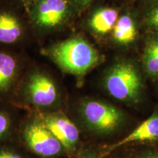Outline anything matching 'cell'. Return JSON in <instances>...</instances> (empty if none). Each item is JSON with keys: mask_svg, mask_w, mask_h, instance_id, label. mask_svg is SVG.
<instances>
[{"mask_svg": "<svg viewBox=\"0 0 158 158\" xmlns=\"http://www.w3.org/2000/svg\"><path fill=\"white\" fill-rule=\"evenodd\" d=\"M103 84L110 96L126 102L137 101L143 88L139 70L129 61H121L112 65L105 75Z\"/></svg>", "mask_w": 158, "mask_h": 158, "instance_id": "cell-2", "label": "cell"}, {"mask_svg": "<svg viewBox=\"0 0 158 158\" xmlns=\"http://www.w3.org/2000/svg\"><path fill=\"white\" fill-rule=\"evenodd\" d=\"M145 72L152 78H158V35L147 42L143 54Z\"/></svg>", "mask_w": 158, "mask_h": 158, "instance_id": "cell-12", "label": "cell"}, {"mask_svg": "<svg viewBox=\"0 0 158 158\" xmlns=\"http://www.w3.org/2000/svg\"><path fill=\"white\" fill-rule=\"evenodd\" d=\"M48 54L58 66L68 73L81 76L101 60L95 48L81 37H73L56 43Z\"/></svg>", "mask_w": 158, "mask_h": 158, "instance_id": "cell-1", "label": "cell"}, {"mask_svg": "<svg viewBox=\"0 0 158 158\" xmlns=\"http://www.w3.org/2000/svg\"><path fill=\"white\" fill-rule=\"evenodd\" d=\"M29 98L39 106H49L56 100L58 92L54 81L46 75L36 73L29 78L27 84Z\"/></svg>", "mask_w": 158, "mask_h": 158, "instance_id": "cell-6", "label": "cell"}, {"mask_svg": "<svg viewBox=\"0 0 158 158\" xmlns=\"http://www.w3.org/2000/svg\"><path fill=\"white\" fill-rule=\"evenodd\" d=\"M10 126L9 118L5 114L0 113V137L7 133Z\"/></svg>", "mask_w": 158, "mask_h": 158, "instance_id": "cell-15", "label": "cell"}, {"mask_svg": "<svg viewBox=\"0 0 158 158\" xmlns=\"http://www.w3.org/2000/svg\"><path fill=\"white\" fill-rule=\"evenodd\" d=\"M152 1H155V2H158V0H152Z\"/></svg>", "mask_w": 158, "mask_h": 158, "instance_id": "cell-21", "label": "cell"}, {"mask_svg": "<svg viewBox=\"0 0 158 158\" xmlns=\"http://www.w3.org/2000/svg\"><path fill=\"white\" fill-rule=\"evenodd\" d=\"M24 138L29 147L37 155L52 157L60 152L63 146L43 122H33L24 131Z\"/></svg>", "mask_w": 158, "mask_h": 158, "instance_id": "cell-5", "label": "cell"}, {"mask_svg": "<svg viewBox=\"0 0 158 158\" xmlns=\"http://www.w3.org/2000/svg\"><path fill=\"white\" fill-rule=\"evenodd\" d=\"M84 119L88 126L100 133H111L123 123L124 114L113 105L100 100H88L81 107Z\"/></svg>", "mask_w": 158, "mask_h": 158, "instance_id": "cell-4", "label": "cell"}, {"mask_svg": "<svg viewBox=\"0 0 158 158\" xmlns=\"http://www.w3.org/2000/svg\"><path fill=\"white\" fill-rule=\"evenodd\" d=\"M74 8L70 0H35L30 5V19L36 28L53 30L68 22Z\"/></svg>", "mask_w": 158, "mask_h": 158, "instance_id": "cell-3", "label": "cell"}, {"mask_svg": "<svg viewBox=\"0 0 158 158\" xmlns=\"http://www.w3.org/2000/svg\"><path fill=\"white\" fill-rule=\"evenodd\" d=\"M17 1L20 2L24 4V5H31L35 1V0H17Z\"/></svg>", "mask_w": 158, "mask_h": 158, "instance_id": "cell-19", "label": "cell"}, {"mask_svg": "<svg viewBox=\"0 0 158 158\" xmlns=\"http://www.w3.org/2000/svg\"><path fill=\"white\" fill-rule=\"evenodd\" d=\"M137 27L135 20L130 14H124L118 17L112 30L114 41L120 45L132 43L137 37Z\"/></svg>", "mask_w": 158, "mask_h": 158, "instance_id": "cell-11", "label": "cell"}, {"mask_svg": "<svg viewBox=\"0 0 158 158\" xmlns=\"http://www.w3.org/2000/svg\"><path fill=\"white\" fill-rule=\"evenodd\" d=\"M158 140V113L155 112L147 120L136 127L132 133L112 144L108 147L107 153H111L114 150L124 147L128 143Z\"/></svg>", "mask_w": 158, "mask_h": 158, "instance_id": "cell-8", "label": "cell"}, {"mask_svg": "<svg viewBox=\"0 0 158 158\" xmlns=\"http://www.w3.org/2000/svg\"><path fill=\"white\" fill-rule=\"evenodd\" d=\"M119 17L118 11L112 7H101L94 10L88 19V27L94 34L108 35L112 31Z\"/></svg>", "mask_w": 158, "mask_h": 158, "instance_id": "cell-9", "label": "cell"}, {"mask_svg": "<svg viewBox=\"0 0 158 158\" xmlns=\"http://www.w3.org/2000/svg\"><path fill=\"white\" fill-rule=\"evenodd\" d=\"M43 123L67 149H72L78 142V128L66 116L51 114L43 118Z\"/></svg>", "mask_w": 158, "mask_h": 158, "instance_id": "cell-7", "label": "cell"}, {"mask_svg": "<svg viewBox=\"0 0 158 158\" xmlns=\"http://www.w3.org/2000/svg\"><path fill=\"white\" fill-rule=\"evenodd\" d=\"M84 158H96V157H84Z\"/></svg>", "mask_w": 158, "mask_h": 158, "instance_id": "cell-20", "label": "cell"}, {"mask_svg": "<svg viewBox=\"0 0 158 158\" xmlns=\"http://www.w3.org/2000/svg\"><path fill=\"white\" fill-rule=\"evenodd\" d=\"M23 34L21 21L13 13L8 11L0 12V43L12 44L16 43Z\"/></svg>", "mask_w": 158, "mask_h": 158, "instance_id": "cell-10", "label": "cell"}, {"mask_svg": "<svg viewBox=\"0 0 158 158\" xmlns=\"http://www.w3.org/2000/svg\"><path fill=\"white\" fill-rule=\"evenodd\" d=\"M0 158H22L18 154L11 152L2 151L0 152Z\"/></svg>", "mask_w": 158, "mask_h": 158, "instance_id": "cell-18", "label": "cell"}, {"mask_svg": "<svg viewBox=\"0 0 158 158\" xmlns=\"http://www.w3.org/2000/svg\"><path fill=\"white\" fill-rule=\"evenodd\" d=\"M70 1L75 6V7L83 8L89 5L94 0H70Z\"/></svg>", "mask_w": 158, "mask_h": 158, "instance_id": "cell-16", "label": "cell"}, {"mask_svg": "<svg viewBox=\"0 0 158 158\" xmlns=\"http://www.w3.org/2000/svg\"><path fill=\"white\" fill-rule=\"evenodd\" d=\"M135 158H158V151L147 152L137 156Z\"/></svg>", "mask_w": 158, "mask_h": 158, "instance_id": "cell-17", "label": "cell"}, {"mask_svg": "<svg viewBox=\"0 0 158 158\" xmlns=\"http://www.w3.org/2000/svg\"><path fill=\"white\" fill-rule=\"evenodd\" d=\"M146 24L151 29L158 32V5L148 13Z\"/></svg>", "mask_w": 158, "mask_h": 158, "instance_id": "cell-14", "label": "cell"}, {"mask_svg": "<svg viewBox=\"0 0 158 158\" xmlns=\"http://www.w3.org/2000/svg\"><path fill=\"white\" fill-rule=\"evenodd\" d=\"M18 70V63L11 55L0 52V91L5 90L14 80Z\"/></svg>", "mask_w": 158, "mask_h": 158, "instance_id": "cell-13", "label": "cell"}]
</instances>
